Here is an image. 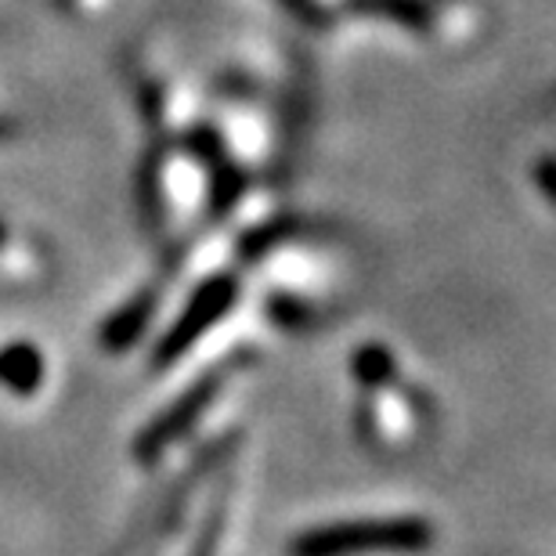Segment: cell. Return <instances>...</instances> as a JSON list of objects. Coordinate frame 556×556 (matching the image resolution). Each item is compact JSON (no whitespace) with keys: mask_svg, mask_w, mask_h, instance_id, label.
Masks as SVG:
<instances>
[{"mask_svg":"<svg viewBox=\"0 0 556 556\" xmlns=\"http://www.w3.org/2000/svg\"><path fill=\"white\" fill-rule=\"evenodd\" d=\"M141 214L163 242H185L199 231L217 199V166L199 144H160L141 170Z\"/></svg>","mask_w":556,"mask_h":556,"instance_id":"obj_1","label":"cell"},{"mask_svg":"<svg viewBox=\"0 0 556 556\" xmlns=\"http://www.w3.org/2000/svg\"><path fill=\"white\" fill-rule=\"evenodd\" d=\"M43 358L33 343H11L0 351V383L15 394H33L40 387Z\"/></svg>","mask_w":556,"mask_h":556,"instance_id":"obj_7","label":"cell"},{"mask_svg":"<svg viewBox=\"0 0 556 556\" xmlns=\"http://www.w3.org/2000/svg\"><path fill=\"white\" fill-rule=\"evenodd\" d=\"M236 307H239V278H231L228 271L199 278L195 289L185 300L181 315L174 318V326L155 343V369H166V365L188 358V351H195L203 337H210L228 315H236Z\"/></svg>","mask_w":556,"mask_h":556,"instance_id":"obj_5","label":"cell"},{"mask_svg":"<svg viewBox=\"0 0 556 556\" xmlns=\"http://www.w3.org/2000/svg\"><path fill=\"white\" fill-rule=\"evenodd\" d=\"M430 525L416 517H376L351 520V525L315 528L293 542L296 553L311 556H343V553H405L430 546Z\"/></svg>","mask_w":556,"mask_h":556,"instance_id":"obj_4","label":"cell"},{"mask_svg":"<svg viewBox=\"0 0 556 556\" xmlns=\"http://www.w3.org/2000/svg\"><path fill=\"white\" fill-rule=\"evenodd\" d=\"M11 135H15V124H11V119H4V116H0V141H4V138H11Z\"/></svg>","mask_w":556,"mask_h":556,"instance_id":"obj_9","label":"cell"},{"mask_svg":"<svg viewBox=\"0 0 556 556\" xmlns=\"http://www.w3.org/2000/svg\"><path fill=\"white\" fill-rule=\"evenodd\" d=\"M289 15H296L300 22H321L326 18V8H321V0H278Z\"/></svg>","mask_w":556,"mask_h":556,"instance_id":"obj_8","label":"cell"},{"mask_svg":"<svg viewBox=\"0 0 556 556\" xmlns=\"http://www.w3.org/2000/svg\"><path fill=\"white\" fill-rule=\"evenodd\" d=\"M239 380H242V362H228V365L210 369L195 387H188V391L138 438L141 459H149V463L163 459L177 444H188L192 433L210 427V422L217 419V408L228 405V397L236 391Z\"/></svg>","mask_w":556,"mask_h":556,"instance_id":"obj_2","label":"cell"},{"mask_svg":"<svg viewBox=\"0 0 556 556\" xmlns=\"http://www.w3.org/2000/svg\"><path fill=\"white\" fill-rule=\"evenodd\" d=\"M427 413L419 394L402 383V376L362 383L358 402V433L376 452H408L419 441Z\"/></svg>","mask_w":556,"mask_h":556,"instance_id":"obj_3","label":"cell"},{"mask_svg":"<svg viewBox=\"0 0 556 556\" xmlns=\"http://www.w3.org/2000/svg\"><path fill=\"white\" fill-rule=\"evenodd\" d=\"M155 311H160V289H144L127 307H119L113 318L105 321L102 343L109 351H127L144 337V329L152 326Z\"/></svg>","mask_w":556,"mask_h":556,"instance_id":"obj_6","label":"cell"},{"mask_svg":"<svg viewBox=\"0 0 556 556\" xmlns=\"http://www.w3.org/2000/svg\"><path fill=\"white\" fill-rule=\"evenodd\" d=\"M4 236H8V231H4V225H0V247H4Z\"/></svg>","mask_w":556,"mask_h":556,"instance_id":"obj_10","label":"cell"}]
</instances>
